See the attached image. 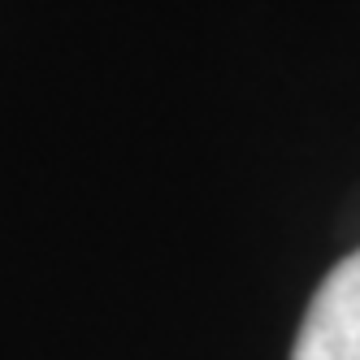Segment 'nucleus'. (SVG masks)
I'll use <instances>...</instances> for the list:
<instances>
[{
	"label": "nucleus",
	"mask_w": 360,
	"mask_h": 360,
	"mask_svg": "<svg viewBox=\"0 0 360 360\" xmlns=\"http://www.w3.org/2000/svg\"><path fill=\"white\" fill-rule=\"evenodd\" d=\"M291 360H360V248L308 300Z\"/></svg>",
	"instance_id": "1"
}]
</instances>
